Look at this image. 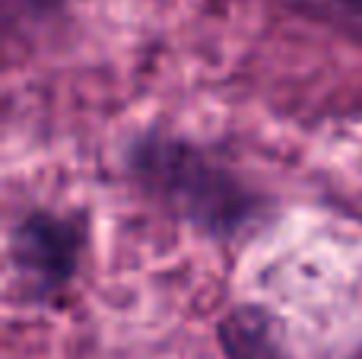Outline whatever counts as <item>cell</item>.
Returning <instances> with one entry per match:
<instances>
[{"label": "cell", "mask_w": 362, "mask_h": 359, "mask_svg": "<svg viewBox=\"0 0 362 359\" xmlns=\"http://www.w3.org/2000/svg\"><path fill=\"white\" fill-rule=\"evenodd\" d=\"M131 182L175 220L213 239H232L255 223L257 194L206 150L169 134H144L127 150Z\"/></svg>", "instance_id": "1"}, {"label": "cell", "mask_w": 362, "mask_h": 359, "mask_svg": "<svg viewBox=\"0 0 362 359\" xmlns=\"http://www.w3.org/2000/svg\"><path fill=\"white\" fill-rule=\"evenodd\" d=\"M10 264L23 299L51 302L80 271L86 248V223L80 216H61L48 210H32L10 233Z\"/></svg>", "instance_id": "2"}, {"label": "cell", "mask_w": 362, "mask_h": 359, "mask_svg": "<svg viewBox=\"0 0 362 359\" xmlns=\"http://www.w3.org/2000/svg\"><path fill=\"white\" fill-rule=\"evenodd\" d=\"M226 359H293L283 341L280 322L264 305L245 302L226 312L216 328Z\"/></svg>", "instance_id": "3"}, {"label": "cell", "mask_w": 362, "mask_h": 359, "mask_svg": "<svg viewBox=\"0 0 362 359\" xmlns=\"http://www.w3.org/2000/svg\"><path fill=\"white\" fill-rule=\"evenodd\" d=\"M296 13L362 45V0H286Z\"/></svg>", "instance_id": "4"}, {"label": "cell", "mask_w": 362, "mask_h": 359, "mask_svg": "<svg viewBox=\"0 0 362 359\" xmlns=\"http://www.w3.org/2000/svg\"><path fill=\"white\" fill-rule=\"evenodd\" d=\"M16 4L32 16H51V13H57L64 6V0H16Z\"/></svg>", "instance_id": "5"}]
</instances>
